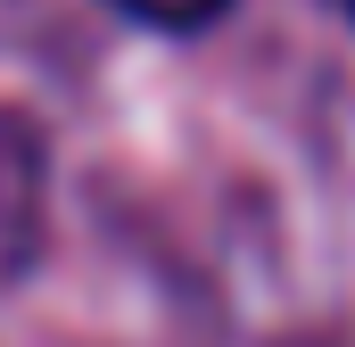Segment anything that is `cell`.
<instances>
[{
    "mask_svg": "<svg viewBox=\"0 0 355 347\" xmlns=\"http://www.w3.org/2000/svg\"><path fill=\"white\" fill-rule=\"evenodd\" d=\"M42 207H50V158H42V133L0 108V281H17L33 248H42Z\"/></svg>",
    "mask_w": 355,
    "mask_h": 347,
    "instance_id": "obj_1",
    "label": "cell"
},
{
    "mask_svg": "<svg viewBox=\"0 0 355 347\" xmlns=\"http://www.w3.org/2000/svg\"><path fill=\"white\" fill-rule=\"evenodd\" d=\"M107 8H124L132 25H157V33H198V25H215L232 0H107Z\"/></svg>",
    "mask_w": 355,
    "mask_h": 347,
    "instance_id": "obj_2",
    "label": "cell"
},
{
    "mask_svg": "<svg viewBox=\"0 0 355 347\" xmlns=\"http://www.w3.org/2000/svg\"><path fill=\"white\" fill-rule=\"evenodd\" d=\"M331 8H339V17H347V25H355V0H331Z\"/></svg>",
    "mask_w": 355,
    "mask_h": 347,
    "instance_id": "obj_3",
    "label": "cell"
}]
</instances>
